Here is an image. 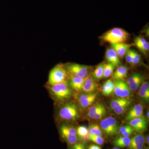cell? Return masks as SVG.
Returning <instances> with one entry per match:
<instances>
[{
  "mask_svg": "<svg viewBox=\"0 0 149 149\" xmlns=\"http://www.w3.org/2000/svg\"><path fill=\"white\" fill-rule=\"evenodd\" d=\"M149 135H147L146 138H145V143H146L148 144V145H149Z\"/></svg>",
  "mask_w": 149,
  "mask_h": 149,
  "instance_id": "36",
  "label": "cell"
},
{
  "mask_svg": "<svg viewBox=\"0 0 149 149\" xmlns=\"http://www.w3.org/2000/svg\"><path fill=\"white\" fill-rule=\"evenodd\" d=\"M132 103V100L129 98L118 97L111 101L109 107L116 114H122L126 112Z\"/></svg>",
  "mask_w": 149,
  "mask_h": 149,
  "instance_id": "7",
  "label": "cell"
},
{
  "mask_svg": "<svg viewBox=\"0 0 149 149\" xmlns=\"http://www.w3.org/2000/svg\"><path fill=\"white\" fill-rule=\"evenodd\" d=\"M128 124L134 129V130L142 133L147 129L148 121L144 116L137 118L128 121Z\"/></svg>",
  "mask_w": 149,
  "mask_h": 149,
  "instance_id": "12",
  "label": "cell"
},
{
  "mask_svg": "<svg viewBox=\"0 0 149 149\" xmlns=\"http://www.w3.org/2000/svg\"><path fill=\"white\" fill-rule=\"evenodd\" d=\"M114 92L118 97L125 98L132 95V91L130 90L127 83L123 80H114Z\"/></svg>",
  "mask_w": 149,
  "mask_h": 149,
  "instance_id": "9",
  "label": "cell"
},
{
  "mask_svg": "<svg viewBox=\"0 0 149 149\" xmlns=\"http://www.w3.org/2000/svg\"><path fill=\"white\" fill-rule=\"evenodd\" d=\"M97 84L96 80L89 74L86 78L82 91L85 93H94L97 89Z\"/></svg>",
  "mask_w": 149,
  "mask_h": 149,
  "instance_id": "18",
  "label": "cell"
},
{
  "mask_svg": "<svg viewBox=\"0 0 149 149\" xmlns=\"http://www.w3.org/2000/svg\"><path fill=\"white\" fill-rule=\"evenodd\" d=\"M129 68L126 65H120L112 74V77L114 80H123L127 77Z\"/></svg>",
  "mask_w": 149,
  "mask_h": 149,
  "instance_id": "19",
  "label": "cell"
},
{
  "mask_svg": "<svg viewBox=\"0 0 149 149\" xmlns=\"http://www.w3.org/2000/svg\"><path fill=\"white\" fill-rule=\"evenodd\" d=\"M105 63L102 62L99 64L95 69L93 72L92 76L95 80H100L102 79L103 74L104 67Z\"/></svg>",
  "mask_w": 149,
  "mask_h": 149,
  "instance_id": "27",
  "label": "cell"
},
{
  "mask_svg": "<svg viewBox=\"0 0 149 149\" xmlns=\"http://www.w3.org/2000/svg\"><path fill=\"white\" fill-rule=\"evenodd\" d=\"M58 116L60 118L63 120L75 121L79 117V111L77 106L72 102L67 103L60 109Z\"/></svg>",
  "mask_w": 149,
  "mask_h": 149,
  "instance_id": "4",
  "label": "cell"
},
{
  "mask_svg": "<svg viewBox=\"0 0 149 149\" xmlns=\"http://www.w3.org/2000/svg\"><path fill=\"white\" fill-rule=\"evenodd\" d=\"M134 45L145 54L149 50V43L143 37H136L134 40Z\"/></svg>",
  "mask_w": 149,
  "mask_h": 149,
  "instance_id": "20",
  "label": "cell"
},
{
  "mask_svg": "<svg viewBox=\"0 0 149 149\" xmlns=\"http://www.w3.org/2000/svg\"><path fill=\"white\" fill-rule=\"evenodd\" d=\"M125 60L127 63L132 65L133 61V50L130 49L125 55Z\"/></svg>",
  "mask_w": 149,
  "mask_h": 149,
  "instance_id": "34",
  "label": "cell"
},
{
  "mask_svg": "<svg viewBox=\"0 0 149 149\" xmlns=\"http://www.w3.org/2000/svg\"><path fill=\"white\" fill-rule=\"evenodd\" d=\"M97 93H88L82 94L79 96L78 102L79 106L83 109H85L92 105L97 99Z\"/></svg>",
  "mask_w": 149,
  "mask_h": 149,
  "instance_id": "10",
  "label": "cell"
},
{
  "mask_svg": "<svg viewBox=\"0 0 149 149\" xmlns=\"http://www.w3.org/2000/svg\"><path fill=\"white\" fill-rule=\"evenodd\" d=\"M114 88V82L111 79L107 80L102 87V94L104 96L110 95L113 93Z\"/></svg>",
  "mask_w": 149,
  "mask_h": 149,
  "instance_id": "22",
  "label": "cell"
},
{
  "mask_svg": "<svg viewBox=\"0 0 149 149\" xmlns=\"http://www.w3.org/2000/svg\"><path fill=\"white\" fill-rule=\"evenodd\" d=\"M104 106V105L103 104L101 103L94 104L92 106L89 107L87 112V116L89 118L93 119L99 111Z\"/></svg>",
  "mask_w": 149,
  "mask_h": 149,
  "instance_id": "25",
  "label": "cell"
},
{
  "mask_svg": "<svg viewBox=\"0 0 149 149\" xmlns=\"http://www.w3.org/2000/svg\"><path fill=\"white\" fill-rule=\"evenodd\" d=\"M88 149H102L98 145H92L90 146Z\"/></svg>",
  "mask_w": 149,
  "mask_h": 149,
  "instance_id": "35",
  "label": "cell"
},
{
  "mask_svg": "<svg viewBox=\"0 0 149 149\" xmlns=\"http://www.w3.org/2000/svg\"><path fill=\"white\" fill-rule=\"evenodd\" d=\"M139 97L144 102H148L149 101V85L148 82H144L139 88Z\"/></svg>",
  "mask_w": 149,
  "mask_h": 149,
  "instance_id": "21",
  "label": "cell"
},
{
  "mask_svg": "<svg viewBox=\"0 0 149 149\" xmlns=\"http://www.w3.org/2000/svg\"><path fill=\"white\" fill-rule=\"evenodd\" d=\"M68 149H87V148L85 144L79 142L73 145H68Z\"/></svg>",
  "mask_w": 149,
  "mask_h": 149,
  "instance_id": "33",
  "label": "cell"
},
{
  "mask_svg": "<svg viewBox=\"0 0 149 149\" xmlns=\"http://www.w3.org/2000/svg\"><path fill=\"white\" fill-rule=\"evenodd\" d=\"M112 149H120L119 148H117V147H114V148H113Z\"/></svg>",
  "mask_w": 149,
  "mask_h": 149,
  "instance_id": "39",
  "label": "cell"
},
{
  "mask_svg": "<svg viewBox=\"0 0 149 149\" xmlns=\"http://www.w3.org/2000/svg\"><path fill=\"white\" fill-rule=\"evenodd\" d=\"M86 78L68 76L67 81L70 88L77 92L82 91Z\"/></svg>",
  "mask_w": 149,
  "mask_h": 149,
  "instance_id": "13",
  "label": "cell"
},
{
  "mask_svg": "<svg viewBox=\"0 0 149 149\" xmlns=\"http://www.w3.org/2000/svg\"><path fill=\"white\" fill-rule=\"evenodd\" d=\"M111 47L116 52L119 58L124 57L130 47L134 45V44H126L125 43L111 44Z\"/></svg>",
  "mask_w": 149,
  "mask_h": 149,
  "instance_id": "17",
  "label": "cell"
},
{
  "mask_svg": "<svg viewBox=\"0 0 149 149\" xmlns=\"http://www.w3.org/2000/svg\"><path fill=\"white\" fill-rule=\"evenodd\" d=\"M59 133L62 139L68 145L79 143V139L76 130L72 126L68 125H61L59 128Z\"/></svg>",
  "mask_w": 149,
  "mask_h": 149,
  "instance_id": "5",
  "label": "cell"
},
{
  "mask_svg": "<svg viewBox=\"0 0 149 149\" xmlns=\"http://www.w3.org/2000/svg\"><path fill=\"white\" fill-rule=\"evenodd\" d=\"M105 58L108 63L113 64L115 66H119L121 62L116 52L111 47L107 49L105 54Z\"/></svg>",
  "mask_w": 149,
  "mask_h": 149,
  "instance_id": "16",
  "label": "cell"
},
{
  "mask_svg": "<svg viewBox=\"0 0 149 149\" xmlns=\"http://www.w3.org/2000/svg\"><path fill=\"white\" fill-rule=\"evenodd\" d=\"M48 90L52 97L57 102H65L73 95L68 81L54 85H48Z\"/></svg>",
  "mask_w": 149,
  "mask_h": 149,
  "instance_id": "1",
  "label": "cell"
},
{
  "mask_svg": "<svg viewBox=\"0 0 149 149\" xmlns=\"http://www.w3.org/2000/svg\"><path fill=\"white\" fill-rule=\"evenodd\" d=\"M68 74L64 65L58 64L52 69L49 74L48 85H54L67 81Z\"/></svg>",
  "mask_w": 149,
  "mask_h": 149,
  "instance_id": "3",
  "label": "cell"
},
{
  "mask_svg": "<svg viewBox=\"0 0 149 149\" xmlns=\"http://www.w3.org/2000/svg\"><path fill=\"white\" fill-rule=\"evenodd\" d=\"M145 143V137L141 133H138L130 139L128 149H143Z\"/></svg>",
  "mask_w": 149,
  "mask_h": 149,
  "instance_id": "14",
  "label": "cell"
},
{
  "mask_svg": "<svg viewBox=\"0 0 149 149\" xmlns=\"http://www.w3.org/2000/svg\"><path fill=\"white\" fill-rule=\"evenodd\" d=\"M134 131V129L128 124L123 125L119 128L118 133L122 136L129 137L133 134Z\"/></svg>",
  "mask_w": 149,
  "mask_h": 149,
  "instance_id": "26",
  "label": "cell"
},
{
  "mask_svg": "<svg viewBox=\"0 0 149 149\" xmlns=\"http://www.w3.org/2000/svg\"><path fill=\"white\" fill-rule=\"evenodd\" d=\"M106 109L105 107L104 106L97 113L93 119L95 120H101L105 116L106 114Z\"/></svg>",
  "mask_w": 149,
  "mask_h": 149,
  "instance_id": "32",
  "label": "cell"
},
{
  "mask_svg": "<svg viewBox=\"0 0 149 149\" xmlns=\"http://www.w3.org/2000/svg\"><path fill=\"white\" fill-rule=\"evenodd\" d=\"M77 135L79 139L83 141H86L89 140V136L90 135L88 128L86 126L80 125L76 129Z\"/></svg>",
  "mask_w": 149,
  "mask_h": 149,
  "instance_id": "24",
  "label": "cell"
},
{
  "mask_svg": "<svg viewBox=\"0 0 149 149\" xmlns=\"http://www.w3.org/2000/svg\"><path fill=\"white\" fill-rule=\"evenodd\" d=\"M144 77L138 72L133 73L127 80V85L132 91H137L143 83Z\"/></svg>",
  "mask_w": 149,
  "mask_h": 149,
  "instance_id": "11",
  "label": "cell"
},
{
  "mask_svg": "<svg viewBox=\"0 0 149 149\" xmlns=\"http://www.w3.org/2000/svg\"><path fill=\"white\" fill-rule=\"evenodd\" d=\"M149 111H148V112H147V117H148V120H149Z\"/></svg>",
  "mask_w": 149,
  "mask_h": 149,
  "instance_id": "37",
  "label": "cell"
},
{
  "mask_svg": "<svg viewBox=\"0 0 149 149\" xmlns=\"http://www.w3.org/2000/svg\"><path fill=\"white\" fill-rule=\"evenodd\" d=\"M115 66L111 63H105L103 74L102 78H107L111 76L113 73Z\"/></svg>",
  "mask_w": 149,
  "mask_h": 149,
  "instance_id": "29",
  "label": "cell"
},
{
  "mask_svg": "<svg viewBox=\"0 0 149 149\" xmlns=\"http://www.w3.org/2000/svg\"><path fill=\"white\" fill-rule=\"evenodd\" d=\"M130 142V139L129 137L120 136L113 141L112 143L116 147L125 148L128 147Z\"/></svg>",
  "mask_w": 149,
  "mask_h": 149,
  "instance_id": "23",
  "label": "cell"
},
{
  "mask_svg": "<svg viewBox=\"0 0 149 149\" xmlns=\"http://www.w3.org/2000/svg\"><path fill=\"white\" fill-rule=\"evenodd\" d=\"M100 127L108 136H113L118 133L119 127L117 120L112 117L104 118L100 123Z\"/></svg>",
  "mask_w": 149,
  "mask_h": 149,
  "instance_id": "8",
  "label": "cell"
},
{
  "mask_svg": "<svg viewBox=\"0 0 149 149\" xmlns=\"http://www.w3.org/2000/svg\"><path fill=\"white\" fill-rule=\"evenodd\" d=\"M64 66L68 76L86 78L90 74L91 70L90 66L77 63H67Z\"/></svg>",
  "mask_w": 149,
  "mask_h": 149,
  "instance_id": "6",
  "label": "cell"
},
{
  "mask_svg": "<svg viewBox=\"0 0 149 149\" xmlns=\"http://www.w3.org/2000/svg\"><path fill=\"white\" fill-rule=\"evenodd\" d=\"M141 61V56L136 51L133 50V61L132 65H135L140 63Z\"/></svg>",
  "mask_w": 149,
  "mask_h": 149,
  "instance_id": "31",
  "label": "cell"
},
{
  "mask_svg": "<svg viewBox=\"0 0 149 149\" xmlns=\"http://www.w3.org/2000/svg\"><path fill=\"white\" fill-rule=\"evenodd\" d=\"M89 140L100 146L102 145L104 143V140L102 136H98V135H92L90 134Z\"/></svg>",
  "mask_w": 149,
  "mask_h": 149,
  "instance_id": "30",
  "label": "cell"
},
{
  "mask_svg": "<svg viewBox=\"0 0 149 149\" xmlns=\"http://www.w3.org/2000/svg\"><path fill=\"white\" fill-rule=\"evenodd\" d=\"M143 107L142 104H137L133 107L125 117V120L129 121L130 120L137 118L143 117Z\"/></svg>",
  "mask_w": 149,
  "mask_h": 149,
  "instance_id": "15",
  "label": "cell"
},
{
  "mask_svg": "<svg viewBox=\"0 0 149 149\" xmlns=\"http://www.w3.org/2000/svg\"><path fill=\"white\" fill-rule=\"evenodd\" d=\"M129 37V33L124 29L114 28L105 32L101 37V39L104 42L116 44L125 42Z\"/></svg>",
  "mask_w": 149,
  "mask_h": 149,
  "instance_id": "2",
  "label": "cell"
},
{
  "mask_svg": "<svg viewBox=\"0 0 149 149\" xmlns=\"http://www.w3.org/2000/svg\"><path fill=\"white\" fill-rule=\"evenodd\" d=\"M143 149H149V147H144Z\"/></svg>",
  "mask_w": 149,
  "mask_h": 149,
  "instance_id": "38",
  "label": "cell"
},
{
  "mask_svg": "<svg viewBox=\"0 0 149 149\" xmlns=\"http://www.w3.org/2000/svg\"><path fill=\"white\" fill-rule=\"evenodd\" d=\"M88 130L90 134L92 135H98L101 136H102L103 135V132L101 128L97 124L94 123L91 124L89 125Z\"/></svg>",
  "mask_w": 149,
  "mask_h": 149,
  "instance_id": "28",
  "label": "cell"
}]
</instances>
